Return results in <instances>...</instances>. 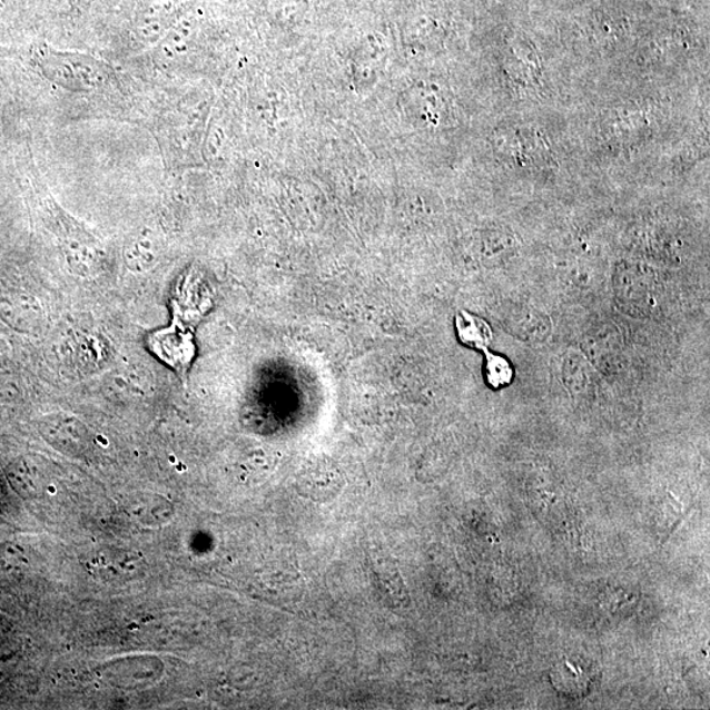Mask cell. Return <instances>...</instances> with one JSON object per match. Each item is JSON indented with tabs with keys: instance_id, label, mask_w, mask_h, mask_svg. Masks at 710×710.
Masks as SVG:
<instances>
[{
	"instance_id": "obj_1",
	"label": "cell",
	"mask_w": 710,
	"mask_h": 710,
	"mask_svg": "<svg viewBox=\"0 0 710 710\" xmlns=\"http://www.w3.org/2000/svg\"><path fill=\"white\" fill-rule=\"evenodd\" d=\"M33 58L41 75L65 90L96 92L112 81L111 68L92 56L41 47Z\"/></svg>"
},
{
	"instance_id": "obj_2",
	"label": "cell",
	"mask_w": 710,
	"mask_h": 710,
	"mask_svg": "<svg viewBox=\"0 0 710 710\" xmlns=\"http://www.w3.org/2000/svg\"><path fill=\"white\" fill-rule=\"evenodd\" d=\"M615 304L628 316L647 317L657 300V279L653 272L634 264L615 267L612 279Z\"/></svg>"
},
{
	"instance_id": "obj_3",
	"label": "cell",
	"mask_w": 710,
	"mask_h": 710,
	"mask_svg": "<svg viewBox=\"0 0 710 710\" xmlns=\"http://www.w3.org/2000/svg\"><path fill=\"white\" fill-rule=\"evenodd\" d=\"M82 566L101 582L126 583L141 576L147 563L139 553L121 549H105L83 556Z\"/></svg>"
},
{
	"instance_id": "obj_4",
	"label": "cell",
	"mask_w": 710,
	"mask_h": 710,
	"mask_svg": "<svg viewBox=\"0 0 710 710\" xmlns=\"http://www.w3.org/2000/svg\"><path fill=\"white\" fill-rule=\"evenodd\" d=\"M600 671L595 663L583 657H566L556 662L550 680L558 692L572 699L584 698L599 683Z\"/></svg>"
},
{
	"instance_id": "obj_5",
	"label": "cell",
	"mask_w": 710,
	"mask_h": 710,
	"mask_svg": "<svg viewBox=\"0 0 710 710\" xmlns=\"http://www.w3.org/2000/svg\"><path fill=\"white\" fill-rule=\"evenodd\" d=\"M503 329L527 344H543L552 336V321L545 313L527 306H505Z\"/></svg>"
},
{
	"instance_id": "obj_6",
	"label": "cell",
	"mask_w": 710,
	"mask_h": 710,
	"mask_svg": "<svg viewBox=\"0 0 710 710\" xmlns=\"http://www.w3.org/2000/svg\"><path fill=\"white\" fill-rule=\"evenodd\" d=\"M166 0L151 2L136 19L135 32L145 42L157 43L170 28V11Z\"/></svg>"
},
{
	"instance_id": "obj_7",
	"label": "cell",
	"mask_w": 710,
	"mask_h": 710,
	"mask_svg": "<svg viewBox=\"0 0 710 710\" xmlns=\"http://www.w3.org/2000/svg\"><path fill=\"white\" fill-rule=\"evenodd\" d=\"M455 331L460 342L471 349L484 352L490 349L494 332L482 317L462 310L455 317Z\"/></svg>"
},
{
	"instance_id": "obj_8",
	"label": "cell",
	"mask_w": 710,
	"mask_h": 710,
	"mask_svg": "<svg viewBox=\"0 0 710 710\" xmlns=\"http://www.w3.org/2000/svg\"><path fill=\"white\" fill-rule=\"evenodd\" d=\"M592 365L582 352H569L562 364V381L572 395L584 393L591 384Z\"/></svg>"
},
{
	"instance_id": "obj_9",
	"label": "cell",
	"mask_w": 710,
	"mask_h": 710,
	"mask_svg": "<svg viewBox=\"0 0 710 710\" xmlns=\"http://www.w3.org/2000/svg\"><path fill=\"white\" fill-rule=\"evenodd\" d=\"M484 375L485 383L492 389H504L510 387L514 381V367L511 361L503 354L484 351Z\"/></svg>"
}]
</instances>
